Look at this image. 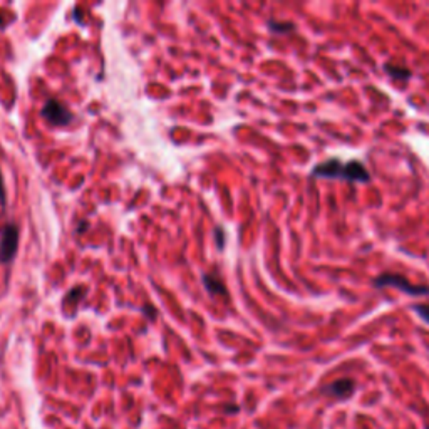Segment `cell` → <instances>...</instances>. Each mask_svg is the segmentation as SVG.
<instances>
[{"instance_id":"2","label":"cell","mask_w":429,"mask_h":429,"mask_svg":"<svg viewBox=\"0 0 429 429\" xmlns=\"http://www.w3.org/2000/svg\"><path fill=\"white\" fill-rule=\"evenodd\" d=\"M374 287L376 289H384V287H394L397 291H402L409 295L419 297V295H429V287L428 285H414L409 282V278H406L401 273H381L379 277L374 278Z\"/></svg>"},{"instance_id":"9","label":"cell","mask_w":429,"mask_h":429,"mask_svg":"<svg viewBox=\"0 0 429 429\" xmlns=\"http://www.w3.org/2000/svg\"><path fill=\"white\" fill-rule=\"evenodd\" d=\"M424 322L429 323V304H416V306L411 307Z\"/></svg>"},{"instance_id":"4","label":"cell","mask_w":429,"mask_h":429,"mask_svg":"<svg viewBox=\"0 0 429 429\" xmlns=\"http://www.w3.org/2000/svg\"><path fill=\"white\" fill-rule=\"evenodd\" d=\"M19 247V230L16 225H5L0 236V262L7 263L14 258Z\"/></svg>"},{"instance_id":"3","label":"cell","mask_w":429,"mask_h":429,"mask_svg":"<svg viewBox=\"0 0 429 429\" xmlns=\"http://www.w3.org/2000/svg\"><path fill=\"white\" fill-rule=\"evenodd\" d=\"M42 118L52 126H66L73 121V112L64 108L58 99H49L42 108Z\"/></svg>"},{"instance_id":"1","label":"cell","mask_w":429,"mask_h":429,"mask_svg":"<svg viewBox=\"0 0 429 429\" xmlns=\"http://www.w3.org/2000/svg\"><path fill=\"white\" fill-rule=\"evenodd\" d=\"M310 178L342 180L347 183H371V173L366 164L359 160H351L349 163H342L339 158H330L317 164L310 173Z\"/></svg>"},{"instance_id":"5","label":"cell","mask_w":429,"mask_h":429,"mask_svg":"<svg viewBox=\"0 0 429 429\" xmlns=\"http://www.w3.org/2000/svg\"><path fill=\"white\" fill-rule=\"evenodd\" d=\"M356 391V381L352 378H341L336 381L326 384L322 387V394L336 399H347L351 397Z\"/></svg>"},{"instance_id":"6","label":"cell","mask_w":429,"mask_h":429,"mask_svg":"<svg viewBox=\"0 0 429 429\" xmlns=\"http://www.w3.org/2000/svg\"><path fill=\"white\" fill-rule=\"evenodd\" d=\"M203 285H205V289L212 293V295H221V293L225 295V293H227L223 282L218 277V273H205V275H203Z\"/></svg>"},{"instance_id":"8","label":"cell","mask_w":429,"mask_h":429,"mask_svg":"<svg viewBox=\"0 0 429 429\" xmlns=\"http://www.w3.org/2000/svg\"><path fill=\"white\" fill-rule=\"evenodd\" d=\"M269 29L273 34H291V32L295 31V24H293V22L270 21L269 22Z\"/></svg>"},{"instance_id":"7","label":"cell","mask_w":429,"mask_h":429,"mask_svg":"<svg viewBox=\"0 0 429 429\" xmlns=\"http://www.w3.org/2000/svg\"><path fill=\"white\" fill-rule=\"evenodd\" d=\"M382 69H384V73L389 74V76L393 79H396V81H408V79L413 76V73L408 69V67L396 66V64H391V62L384 64Z\"/></svg>"},{"instance_id":"10","label":"cell","mask_w":429,"mask_h":429,"mask_svg":"<svg viewBox=\"0 0 429 429\" xmlns=\"http://www.w3.org/2000/svg\"><path fill=\"white\" fill-rule=\"evenodd\" d=\"M3 25V19H2V16H0V27H2Z\"/></svg>"}]
</instances>
